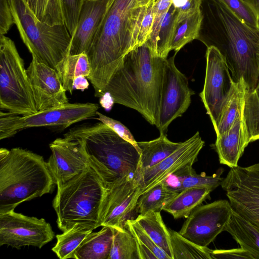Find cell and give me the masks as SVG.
Wrapping results in <instances>:
<instances>
[{
  "label": "cell",
  "mask_w": 259,
  "mask_h": 259,
  "mask_svg": "<svg viewBox=\"0 0 259 259\" xmlns=\"http://www.w3.org/2000/svg\"><path fill=\"white\" fill-rule=\"evenodd\" d=\"M218 1L246 24L259 29V23L255 14L243 0Z\"/></svg>",
  "instance_id": "cell-39"
},
{
  "label": "cell",
  "mask_w": 259,
  "mask_h": 259,
  "mask_svg": "<svg viewBox=\"0 0 259 259\" xmlns=\"http://www.w3.org/2000/svg\"><path fill=\"white\" fill-rule=\"evenodd\" d=\"M24 129L23 116L10 112H0V140L10 138Z\"/></svg>",
  "instance_id": "cell-40"
},
{
  "label": "cell",
  "mask_w": 259,
  "mask_h": 259,
  "mask_svg": "<svg viewBox=\"0 0 259 259\" xmlns=\"http://www.w3.org/2000/svg\"><path fill=\"white\" fill-rule=\"evenodd\" d=\"M203 89L199 94L214 126L234 82L225 57L214 47L207 48Z\"/></svg>",
  "instance_id": "cell-13"
},
{
  "label": "cell",
  "mask_w": 259,
  "mask_h": 259,
  "mask_svg": "<svg viewBox=\"0 0 259 259\" xmlns=\"http://www.w3.org/2000/svg\"><path fill=\"white\" fill-rule=\"evenodd\" d=\"M83 1L61 0L64 23L71 37L75 31Z\"/></svg>",
  "instance_id": "cell-41"
},
{
  "label": "cell",
  "mask_w": 259,
  "mask_h": 259,
  "mask_svg": "<svg viewBox=\"0 0 259 259\" xmlns=\"http://www.w3.org/2000/svg\"><path fill=\"white\" fill-rule=\"evenodd\" d=\"M232 211L229 201L226 199L200 205L187 218L179 233L194 243L207 247L225 231Z\"/></svg>",
  "instance_id": "cell-10"
},
{
  "label": "cell",
  "mask_w": 259,
  "mask_h": 259,
  "mask_svg": "<svg viewBox=\"0 0 259 259\" xmlns=\"http://www.w3.org/2000/svg\"><path fill=\"white\" fill-rule=\"evenodd\" d=\"M165 60L160 107L156 127L165 134L169 125L188 109L195 93L189 86L187 77L176 67L175 57Z\"/></svg>",
  "instance_id": "cell-12"
},
{
  "label": "cell",
  "mask_w": 259,
  "mask_h": 259,
  "mask_svg": "<svg viewBox=\"0 0 259 259\" xmlns=\"http://www.w3.org/2000/svg\"><path fill=\"white\" fill-rule=\"evenodd\" d=\"M250 142L259 140V89L248 90L242 113Z\"/></svg>",
  "instance_id": "cell-34"
},
{
  "label": "cell",
  "mask_w": 259,
  "mask_h": 259,
  "mask_svg": "<svg viewBox=\"0 0 259 259\" xmlns=\"http://www.w3.org/2000/svg\"><path fill=\"white\" fill-rule=\"evenodd\" d=\"M113 238V228L103 226L98 232H92L75 251V259H108Z\"/></svg>",
  "instance_id": "cell-24"
},
{
  "label": "cell",
  "mask_w": 259,
  "mask_h": 259,
  "mask_svg": "<svg viewBox=\"0 0 259 259\" xmlns=\"http://www.w3.org/2000/svg\"><path fill=\"white\" fill-rule=\"evenodd\" d=\"M36 17L49 25L64 24L61 0H27Z\"/></svg>",
  "instance_id": "cell-35"
},
{
  "label": "cell",
  "mask_w": 259,
  "mask_h": 259,
  "mask_svg": "<svg viewBox=\"0 0 259 259\" xmlns=\"http://www.w3.org/2000/svg\"><path fill=\"white\" fill-rule=\"evenodd\" d=\"M256 88L259 89V79H258V84H257Z\"/></svg>",
  "instance_id": "cell-49"
},
{
  "label": "cell",
  "mask_w": 259,
  "mask_h": 259,
  "mask_svg": "<svg viewBox=\"0 0 259 259\" xmlns=\"http://www.w3.org/2000/svg\"><path fill=\"white\" fill-rule=\"evenodd\" d=\"M37 111L68 102L57 71L32 57L26 69Z\"/></svg>",
  "instance_id": "cell-17"
},
{
  "label": "cell",
  "mask_w": 259,
  "mask_h": 259,
  "mask_svg": "<svg viewBox=\"0 0 259 259\" xmlns=\"http://www.w3.org/2000/svg\"><path fill=\"white\" fill-rule=\"evenodd\" d=\"M171 4V0H155V1L154 21L149 37L145 42L154 56H155L159 30L163 18Z\"/></svg>",
  "instance_id": "cell-38"
},
{
  "label": "cell",
  "mask_w": 259,
  "mask_h": 259,
  "mask_svg": "<svg viewBox=\"0 0 259 259\" xmlns=\"http://www.w3.org/2000/svg\"><path fill=\"white\" fill-rule=\"evenodd\" d=\"M140 149V168H148L165 159L182 145V142L170 141L166 135L160 134L156 139L149 141L137 142Z\"/></svg>",
  "instance_id": "cell-25"
},
{
  "label": "cell",
  "mask_w": 259,
  "mask_h": 259,
  "mask_svg": "<svg viewBox=\"0 0 259 259\" xmlns=\"http://www.w3.org/2000/svg\"><path fill=\"white\" fill-rule=\"evenodd\" d=\"M224 172L223 168H219L216 173L207 176L205 172L197 174L195 171L183 177H176L178 179L177 191L191 187H208L214 190L221 185L224 178L221 177Z\"/></svg>",
  "instance_id": "cell-37"
},
{
  "label": "cell",
  "mask_w": 259,
  "mask_h": 259,
  "mask_svg": "<svg viewBox=\"0 0 259 259\" xmlns=\"http://www.w3.org/2000/svg\"><path fill=\"white\" fill-rule=\"evenodd\" d=\"M93 230L77 225L56 236L57 242L52 251L60 259L74 258L75 251Z\"/></svg>",
  "instance_id": "cell-28"
},
{
  "label": "cell",
  "mask_w": 259,
  "mask_h": 259,
  "mask_svg": "<svg viewBox=\"0 0 259 259\" xmlns=\"http://www.w3.org/2000/svg\"><path fill=\"white\" fill-rule=\"evenodd\" d=\"M105 186L92 167L57 186L53 201L59 229L65 232L79 225L93 230L101 227Z\"/></svg>",
  "instance_id": "cell-6"
},
{
  "label": "cell",
  "mask_w": 259,
  "mask_h": 259,
  "mask_svg": "<svg viewBox=\"0 0 259 259\" xmlns=\"http://www.w3.org/2000/svg\"><path fill=\"white\" fill-rule=\"evenodd\" d=\"M178 10L171 4L162 21L158 36L155 56L167 58L171 51L176 26L177 23Z\"/></svg>",
  "instance_id": "cell-36"
},
{
  "label": "cell",
  "mask_w": 259,
  "mask_h": 259,
  "mask_svg": "<svg viewBox=\"0 0 259 259\" xmlns=\"http://www.w3.org/2000/svg\"><path fill=\"white\" fill-rule=\"evenodd\" d=\"M8 1L14 24L32 57L55 69L60 77L72 37L66 25H51L40 21L27 0Z\"/></svg>",
  "instance_id": "cell-7"
},
{
  "label": "cell",
  "mask_w": 259,
  "mask_h": 259,
  "mask_svg": "<svg viewBox=\"0 0 259 259\" xmlns=\"http://www.w3.org/2000/svg\"><path fill=\"white\" fill-rule=\"evenodd\" d=\"M225 231L229 233L253 259H259V231L233 209Z\"/></svg>",
  "instance_id": "cell-23"
},
{
  "label": "cell",
  "mask_w": 259,
  "mask_h": 259,
  "mask_svg": "<svg viewBox=\"0 0 259 259\" xmlns=\"http://www.w3.org/2000/svg\"><path fill=\"white\" fill-rule=\"evenodd\" d=\"M145 43L130 52L106 87L113 102L133 109L151 125L158 121L165 60Z\"/></svg>",
  "instance_id": "cell-3"
},
{
  "label": "cell",
  "mask_w": 259,
  "mask_h": 259,
  "mask_svg": "<svg viewBox=\"0 0 259 259\" xmlns=\"http://www.w3.org/2000/svg\"><path fill=\"white\" fill-rule=\"evenodd\" d=\"M14 24V18L8 0H0V34L7 33Z\"/></svg>",
  "instance_id": "cell-45"
},
{
  "label": "cell",
  "mask_w": 259,
  "mask_h": 259,
  "mask_svg": "<svg viewBox=\"0 0 259 259\" xmlns=\"http://www.w3.org/2000/svg\"><path fill=\"white\" fill-rule=\"evenodd\" d=\"M155 1L151 0L148 4L141 21L138 38L139 47L144 45L149 37L154 18Z\"/></svg>",
  "instance_id": "cell-43"
},
{
  "label": "cell",
  "mask_w": 259,
  "mask_h": 259,
  "mask_svg": "<svg viewBox=\"0 0 259 259\" xmlns=\"http://www.w3.org/2000/svg\"><path fill=\"white\" fill-rule=\"evenodd\" d=\"M173 259H211V249L199 246L169 229Z\"/></svg>",
  "instance_id": "cell-32"
},
{
  "label": "cell",
  "mask_w": 259,
  "mask_h": 259,
  "mask_svg": "<svg viewBox=\"0 0 259 259\" xmlns=\"http://www.w3.org/2000/svg\"><path fill=\"white\" fill-rule=\"evenodd\" d=\"M97 115L98 117L96 119L110 127L121 137L132 144L140 153V149L138 145L137 142L135 140L133 135L127 127L120 121L107 116L99 111H97Z\"/></svg>",
  "instance_id": "cell-42"
},
{
  "label": "cell",
  "mask_w": 259,
  "mask_h": 259,
  "mask_svg": "<svg viewBox=\"0 0 259 259\" xmlns=\"http://www.w3.org/2000/svg\"><path fill=\"white\" fill-rule=\"evenodd\" d=\"M202 20L198 39L216 48L225 57L235 82L247 88L259 79V29L246 24L218 0H202Z\"/></svg>",
  "instance_id": "cell-2"
},
{
  "label": "cell",
  "mask_w": 259,
  "mask_h": 259,
  "mask_svg": "<svg viewBox=\"0 0 259 259\" xmlns=\"http://www.w3.org/2000/svg\"><path fill=\"white\" fill-rule=\"evenodd\" d=\"M202 20V15L200 11L193 15L177 22L170 50L176 53L178 52L187 44L199 36Z\"/></svg>",
  "instance_id": "cell-31"
},
{
  "label": "cell",
  "mask_w": 259,
  "mask_h": 259,
  "mask_svg": "<svg viewBox=\"0 0 259 259\" xmlns=\"http://www.w3.org/2000/svg\"><path fill=\"white\" fill-rule=\"evenodd\" d=\"M99 108L96 103H70L48 109L25 116L24 128L57 127L65 128L73 123L97 115Z\"/></svg>",
  "instance_id": "cell-18"
},
{
  "label": "cell",
  "mask_w": 259,
  "mask_h": 259,
  "mask_svg": "<svg viewBox=\"0 0 259 259\" xmlns=\"http://www.w3.org/2000/svg\"><path fill=\"white\" fill-rule=\"evenodd\" d=\"M87 78L83 76L77 77L74 82V88L77 90H80L83 91L85 89L88 88L89 83L87 79Z\"/></svg>",
  "instance_id": "cell-47"
},
{
  "label": "cell",
  "mask_w": 259,
  "mask_h": 259,
  "mask_svg": "<svg viewBox=\"0 0 259 259\" xmlns=\"http://www.w3.org/2000/svg\"><path fill=\"white\" fill-rule=\"evenodd\" d=\"M249 143L242 114L229 128L217 136L214 147L220 163L230 168L238 166L239 160Z\"/></svg>",
  "instance_id": "cell-20"
},
{
  "label": "cell",
  "mask_w": 259,
  "mask_h": 259,
  "mask_svg": "<svg viewBox=\"0 0 259 259\" xmlns=\"http://www.w3.org/2000/svg\"><path fill=\"white\" fill-rule=\"evenodd\" d=\"M211 259L217 258H243L253 259L250 254L241 248L231 249H211Z\"/></svg>",
  "instance_id": "cell-46"
},
{
  "label": "cell",
  "mask_w": 259,
  "mask_h": 259,
  "mask_svg": "<svg viewBox=\"0 0 259 259\" xmlns=\"http://www.w3.org/2000/svg\"><path fill=\"white\" fill-rule=\"evenodd\" d=\"M178 10L177 22L185 19L200 11L202 0H171Z\"/></svg>",
  "instance_id": "cell-44"
},
{
  "label": "cell",
  "mask_w": 259,
  "mask_h": 259,
  "mask_svg": "<svg viewBox=\"0 0 259 259\" xmlns=\"http://www.w3.org/2000/svg\"><path fill=\"white\" fill-rule=\"evenodd\" d=\"M0 108L23 116L37 112L24 60L5 35H0Z\"/></svg>",
  "instance_id": "cell-8"
},
{
  "label": "cell",
  "mask_w": 259,
  "mask_h": 259,
  "mask_svg": "<svg viewBox=\"0 0 259 259\" xmlns=\"http://www.w3.org/2000/svg\"><path fill=\"white\" fill-rule=\"evenodd\" d=\"M178 193L165 182H161L140 195L136 210L139 214L151 211L160 212L167 203Z\"/></svg>",
  "instance_id": "cell-27"
},
{
  "label": "cell",
  "mask_w": 259,
  "mask_h": 259,
  "mask_svg": "<svg viewBox=\"0 0 259 259\" xmlns=\"http://www.w3.org/2000/svg\"><path fill=\"white\" fill-rule=\"evenodd\" d=\"M135 220L155 243L173 259L169 230L163 222L160 212L149 211L139 214Z\"/></svg>",
  "instance_id": "cell-26"
},
{
  "label": "cell",
  "mask_w": 259,
  "mask_h": 259,
  "mask_svg": "<svg viewBox=\"0 0 259 259\" xmlns=\"http://www.w3.org/2000/svg\"><path fill=\"white\" fill-rule=\"evenodd\" d=\"M91 70V64L86 53L68 55L63 62L60 75L64 89L71 95L74 89L75 79L81 76L87 78Z\"/></svg>",
  "instance_id": "cell-29"
},
{
  "label": "cell",
  "mask_w": 259,
  "mask_h": 259,
  "mask_svg": "<svg viewBox=\"0 0 259 259\" xmlns=\"http://www.w3.org/2000/svg\"><path fill=\"white\" fill-rule=\"evenodd\" d=\"M126 227L135 238L139 259H170L145 232L134 219H129Z\"/></svg>",
  "instance_id": "cell-30"
},
{
  "label": "cell",
  "mask_w": 259,
  "mask_h": 259,
  "mask_svg": "<svg viewBox=\"0 0 259 259\" xmlns=\"http://www.w3.org/2000/svg\"><path fill=\"white\" fill-rule=\"evenodd\" d=\"M214 189L208 187H191L183 189L169 200L163 210L176 219L187 218L202 202L210 198Z\"/></svg>",
  "instance_id": "cell-22"
},
{
  "label": "cell",
  "mask_w": 259,
  "mask_h": 259,
  "mask_svg": "<svg viewBox=\"0 0 259 259\" xmlns=\"http://www.w3.org/2000/svg\"><path fill=\"white\" fill-rule=\"evenodd\" d=\"M54 237L50 224L43 218L27 216L14 210L0 214V246L41 248Z\"/></svg>",
  "instance_id": "cell-11"
},
{
  "label": "cell",
  "mask_w": 259,
  "mask_h": 259,
  "mask_svg": "<svg viewBox=\"0 0 259 259\" xmlns=\"http://www.w3.org/2000/svg\"><path fill=\"white\" fill-rule=\"evenodd\" d=\"M248 90L242 78L237 82H234L223 105L217 123L213 126L217 136L229 128L236 118L242 114Z\"/></svg>",
  "instance_id": "cell-21"
},
{
  "label": "cell",
  "mask_w": 259,
  "mask_h": 259,
  "mask_svg": "<svg viewBox=\"0 0 259 259\" xmlns=\"http://www.w3.org/2000/svg\"><path fill=\"white\" fill-rule=\"evenodd\" d=\"M56 185L43 157L20 148L0 149V214L50 193Z\"/></svg>",
  "instance_id": "cell-5"
},
{
  "label": "cell",
  "mask_w": 259,
  "mask_h": 259,
  "mask_svg": "<svg viewBox=\"0 0 259 259\" xmlns=\"http://www.w3.org/2000/svg\"><path fill=\"white\" fill-rule=\"evenodd\" d=\"M112 1H83L69 55L87 54Z\"/></svg>",
  "instance_id": "cell-19"
},
{
  "label": "cell",
  "mask_w": 259,
  "mask_h": 259,
  "mask_svg": "<svg viewBox=\"0 0 259 259\" xmlns=\"http://www.w3.org/2000/svg\"><path fill=\"white\" fill-rule=\"evenodd\" d=\"M204 144L199 133L197 132L159 163L145 169L141 170L140 168L142 194L164 182L170 176H183L194 171L192 166Z\"/></svg>",
  "instance_id": "cell-15"
},
{
  "label": "cell",
  "mask_w": 259,
  "mask_h": 259,
  "mask_svg": "<svg viewBox=\"0 0 259 259\" xmlns=\"http://www.w3.org/2000/svg\"><path fill=\"white\" fill-rule=\"evenodd\" d=\"M142 192L139 170L135 176H127L106 189L100 213V226L126 228V222L131 219L136 209Z\"/></svg>",
  "instance_id": "cell-14"
},
{
  "label": "cell",
  "mask_w": 259,
  "mask_h": 259,
  "mask_svg": "<svg viewBox=\"0 0 259 259\" xmlns=\"http://www.w3.org/2000/svg\"><path fill=\"white\" fill-rule=\"evenodd\" d=\"M151 0H113L87 53V77L96 97L104 95L109 81L130 52L138 47L141 21Z\"/></svg>",
  "instance_id": "cell-1"
},
{
  "label": "cell",
  "mask_w": 259,
  "mask_h": 259,
  "mask_svg": "<svg viewBox=\"0 0 259 259\" xmlns=\"http://www.w3.org/2000/svg\"><path fill=\"white\" fill-rule=\"evenodd\" d=\"M112 228L113 238L108 259H139L136 240L128 229Z\"/></svg>",
  "instance_id": "cell-33"
},
{
  "label": "cell",
  "mask_w": 259,
  "mask_h": 259,
  "mask_svg": "<svg viewBox=\"0 0 259 259\" xmlns=\"http://www.w3.org/2000/svg\"><path fill=\"white\" fill-rule=\"evenodd\" d=\"M51 155L47 162L57 186L88 169L90 164L82 141L64 136L49 145Z\"/></svg>",
  "instance_id": "cell-16"
},
{
  "label": "cell",
  "mask_w": 259,
  "mask_h": 259,
  "mask_svg": "<svg viewBox=\"0 0 259 259\" xmlns=\"http://www.w3.org/2000/svg\"><path fill=\"white\" fill-rule=\"evenodd\" d=\"M221 186L232 209L259 231V163L230 168Z\"/></svg>",
  "instance_id": "cell-9"
},
{
  "label": "cell",
  "mask_w": 259,
  "mask_h": 259,
  "mask_svg": "<svg viewBox=\"0 0 259 259\" xmlns=\"http://www.w3.org/2000/svg\"><path fill=\"white\" fill-rule=\"evenodd\" d=\"M255 14L259 23V0H243Z\"/></svg>",
  "instance_id": "cell-48"
},
{
  "label": "cell",
  "mask_w": 259,
  "mask_h": 259,
  "mask_svg": "<svg viewBox=\"0 0 259 259\" xmlns=\"http://www.w3.org/2000/svg\"><path fill=\"white\" fill-rule=\"evenodd\" d=\"M64 136L80 140L92 167L108 189L140 168V153L102 122L70 128Z\"/></svg>",
  "instance_id": "cell-4"
}]
</instances>
